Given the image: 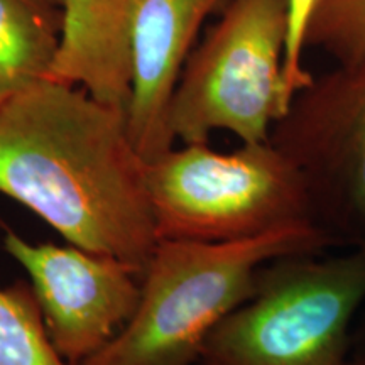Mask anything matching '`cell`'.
<instances>
[{
  "label": "cell",
  "mask_w": 365,
  "mask_h": 365,
  "mask_svg": "<svg viewBox=\"0 0 365 365\" xmlns=\"http://www.w3.org/2000/svg\"><path fill=\"white\" fill-rule=\"evenodd\" d=\"M39 2L43 4V6L49 7V9H51V11H54V12H56L58 7L61 6V0H39Z\"/></svg>",
  "instance_id": "obj_14"
},
{
  "label": "cell",
  "mask_w": 365,
  "mask_h": 365,
  "mask_svg": "<svg viewBox=\"0 0 365 365\" xmlns=\"http://www.w3.org/2000/svg\"><path fill=\"white\" fill-rule=\"evenodd\" d=\"M158 240L223 244L317 225L303 173L271 143L218 153L175 145L144 163Z\"/></svg>",
  "instance_id": "obj_4"
},
{
  "label": "cell",
  "mask_w": 365,
  "mask_h": 365,
  "mask_svg": "<svg viewBox=\"0 0 365 365\" xmlns=\"http://www.w3.org/2000/svg\"><path fill=\"white\" fill-rule=\"evenodd\" d=\"M323 49L349 65L365 56V0H317L304 29V48Z\"/></svg>",
  "instance_id": "obj_12"
},
{
  "label": "cell",
  "mask_w": 365,
  "mask_h": 365,
  "mask_svg": "<svg viewBox=\"0 0 365 365\" xmlns=\"http://www.w3.org/2000/svg\"><path fill=\"white\" fill-rule=\"evenodd\" d=\"M4 250L29 276L58 354L80 365L102 350L134 313L143 271L113 255L29 242L6 228Z\"/></svg>",
  "instance_id": "obj_7"
},
{
  "label": "cell",
  "mask_w": 365,
  "mask_h": 365,
  "mask_svg": "<svg viewBox=\"0 0 365 365\" xmlns=\"http://www.w3.org/2000/svg\"><path fill=\"white\" fill-rule=\"evenodd\" d=\"M0 365H71L54 349L33 287L0 286Z\"/></svg>",
  "instance_id": "obj_11"
},
{
  "label": "cell",
  "mask_w": 365,
  "mask_h": 365,
  "mask_svg": "<svg viewBox=\"0 0 365 365\" xmlns=\"http://www.w3.org/2000/svg\"><path fill=\"white\" fill-rule=\"evenodd\" d=\"M364 304L365 242L335 255H284L259 271L196 365H349Z\"/></svg>",
  "instance_id": "obj_3"
},
{
  "label": "cell",
  "mask_w": 365,
  "mask_h": 365,
  "mask_svg": "<svg viewBox=\"0 0 365 365\" xmlns=\"http://www.w3.org/2000/svg\"><path fill=\"white\" fill-rule=\"evenodd\" d=\"M269 143L303 173L333 244L365 242V56L299 90Z\"/></svg>",
  "instance_id": "obj_6"
},
{
  "label": "cell",
  "mask_w": 365,
  "mask_h": 365,
  "mask_svg": "<svg viewBox=\"0 0 365 365\" xmlns=\"http://www.w3.org/2000/svg\"><path fill=\"white\" fill-rule=\"evenodd\" d=\"M354 362H357L359 365H365V344L360 346V350L357 352V355L355 357H352Z\"/></svg>",
  "instance_id": "obj_15"
},
{
  "label": "cell",
  "mask_w": 365,
  "mask_h": 365,
  "mask_svg": "<svg viewBox=\"0 0 365 365\" xmlns=\"http://www.w3.org/2000/svg\"><path fill=\"white\" fill-rule=\"evenodd\" d=\"M127 113L43 78L0 107V195L68 244L144 271L158 244Z\"/></svg>",
  "instance_id": "obj_1"
},
{
  "label": "cell",
  "mask_w": 365,
  "mask_h": 365,
  "mask_svg": "<svg viewBox=\"0 0 365 365\" xmlns=\"http://www.w3.org/2000/svg\"><path fill=\"white\" fill-rule=\"evenodd\" d=\"M287 0H230L190 53L170 105V130L182 144L227 130L242 144L267 143L293 95L282 70Z\"/></svg>",
  "instance_id": "obj_5"
},
{
  "label": "cell",
  "mask_w": 365,
  "mask_h": 365,
  "mask_svg": "<svg viewBox=\"0 0 365 365\" xmlns=\"http://www.w3.org/2000/svg\"><path fill=\"white\" fill-rule=\"evenodd\" d=\"M56 14L39 0H0V107L48 76L59 41Z\"/></svg>",
  "instance_id": "obj_10"
},
{
  "label": "cell",
  "mask_w": 365,
  "mask_h": 365,
  "mask_svg": "<svg viewBox=\"0 0 365 365\" xmlns=\"http://www.w3.org/2000/svg\"><path fill=\"white\" fill-rule=\"evenodd\" d=\"M223 0H140L130 34L127 129L145 163L175 145L170 105L205 19Z\"/></svg>",
  "instance_id": "obj_8"
},
{
  "label": "cell",
  "mask_w": 365,
  "mask_h": 365,
  "mask_svg": "<svg viewBox=\"0 0 365 365\" xmlns=\"http://www.w3.org/2000/svg\"><path fill=\"white\" fill-rule=\"evenodd\" d=\"M140 0H61L59 41L46 78L85 88L127 113L130 34Z\"/></svg>",
  "instance_id": "obj_9"
},
{
  "label": "cell",
  "mask_w": 365,
  "mask_h": 365,
  "mask_svg": "<svg viewBox=\"0 0 365 365\" xmlns=\"http://www.w3.org/2000/svg\"><path fill=\"white\" fill-rule=\"evenodd\" d=\"M330 245L317 225L223 244L158 240L140 276L134 313L80 365H196L210 333L252 294L266 264Z\"/></svg>",
  "instance_id": "obj_2"
},
{
  "label": "cell",
  "mask_w": 365,
  "mask_h": 365,
  "mask_svg": "<svg viewBox=\"0 0 365 365\" xmlns=\"http://www.w3.org/2000/svg\"><path fill=\"white\" fill-rule=\"evenodd\" d=\"M349 365H359V364H357V362H354V360H352V362H350Z\"/></svg>",
  "instance_id": "obj_16"
},
{
  "label": "cell",
  "mask_w": 365,
  "mask_h": 365,
  "mask_svg": "<svg viewBox=\"0 0 365 365\" xmlns=\"http://www.w3.org/2000/svg\"><path fill=\"white\" fill-rule=\"evenodd\" d=\"M317 0H287L289 4V31L282 59V70L289 93L294 95L303 90L313 76L303 66V49H304V29L312 9Z\"/></svg>",
  "instance_id": "obj_13"
}]
</instances>
